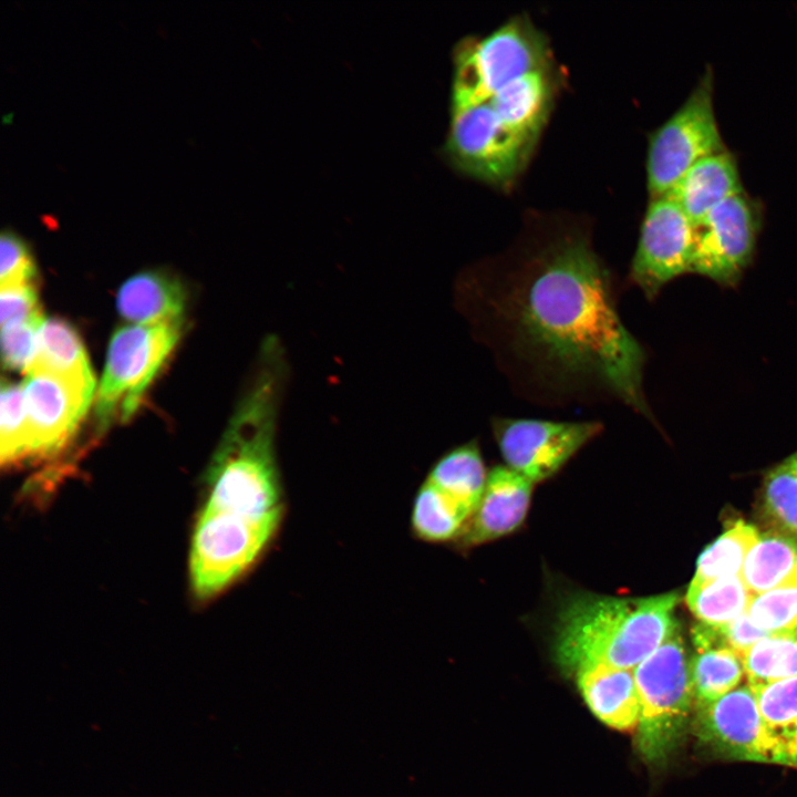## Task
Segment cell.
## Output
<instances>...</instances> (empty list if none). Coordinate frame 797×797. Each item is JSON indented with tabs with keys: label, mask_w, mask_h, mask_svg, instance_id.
I'll return each mask as SVG.
<instances>
[{
	"label": "cell",
	"mask_w": 797,
	"mask_h": 797,
	"mask_svg": "<svg viewBox=\"0 0 797 797\" xmlns=\"http://www.w3.org/2000/svg\"><path fill=\"white\" fill-rule=\"evenodd\" d=\"M724 149L708 69L685 102L650 136L646 182L651 198L669 194L692 165Z\"/></svg>",
	"instance_id": "8992f818"
},
{
	"label": "cell",
	"mask_w": 797,
	"mask_h": 797,
	"mask_svg": "<svg viewBox=\"0 0 797 797\" xmlns=\"http://www.w3.org/2000/svg\"><path fill=\"white\" fill-rule=\"evenodd\" d=\"M279 527L205 506L190 549V579L196 596L210 598L242 576L262 555Z\"/></svg>",
	"instance_id": "52a82bcc"
},
{
	"label": "cell",
	"mask_w": 797,
	"mask_h": 797,
	"mask_svg": "<svg viewBox=\"0 0 797 797\" xmlns=\"http://www.w3.org/2000/svg\"><path fill=\"white\" fill-rule=\"evenodd\" d=\"M741 659L749 685L797 676V629L768 634Z\"/></svg>",
	"instance_id": "cb8c5ba5"
},
{
	"label": "cell",
	"mask_w": 797,
	"mask_h": 797,
	"mask_svg": "<svg viewBox=\"0 0 797 797\" xmlns=\"http://www.w3.org/2000/svg\"><path fill=\"white\" fill-rule=\"evenodd\" d=\"M695 226L669 195L652 197L645 210L629 281L653 300L672 280L691 272Z\"/></svg>",
	"instance_id": "8fae6325"
},
{
	"label": "cell",
	"mask_w": 797,
	"mask_h": 797,
	"mask_svg": "<svg viewBox=\"0 0 797 797\" xmlns=\"http://www.w3.org/2000/svg\"><path fill=\"white\" fill-rule=\"evenodd\" d=\"M764 505L768 516L780 529L797 537V458L795 455L776 466L766 476Z\"/></svg>",
	"instance_id": "f1b7e54d"
},
{
	"label": "cell",
	"mask_w": 797,
	"mask_h": 797,
	"mask_svg": "<svg viewBox=\"0 0 797 797\" xmlns=\"http://www.w3.org/2000/svg\"><path fill=\"white\" fill-rule=\"evenodd\" d=\"M183 321L130 324L112 335L105 369L99 385L95 416L105 428L114 421H126L174 349Z\"/></svg>",
	"instance_id": "5b68a950"
},
{
	"label": "cell",
	"mask_w": 797,
	"mask_h": 797,
	"mask_svg": "<svg viewBox=\"0 0 797 797\" xmlns=\"http://www.w3.org/2000/svg\"><path fill=\"white\" fill-rule=\"evenodd\" d=\"M548 53L545 38L522 18L463 44L455 56L452 111L488 102L519 76L548 68Z\"/></svg>",
	"instance_id": "277c9868"
},
{
	"label": "cell",
	"mask_w": 797,
	"mask_h": 797,
	"mask_svg": "<svg viewBox=\"0 0 797 797\" xmlns=\"http://www.w3.org/2000/svg\"><path fill=\"white\" fill-rule=\"evenodd\" d=\"M532 485L506 465L493 468L479 503L458 537L462 544L480 545L517 529L528 513Z\"/></svg>",
	"instance_id": "5bb4252c"
},
{
	"label": "cell",
	"mask_w": 797,
	"mask_h": 797,
	"mask_svg": "<svg viewBox=\"0 0 797 797\" xmlns=\"http://www.w3.org/2000/svg\"><path fill=\"white\" fill-rule=\"evenodd\" d=\"M742 193L736 159L724 149L692 165L669 195L696 225L720 204Z\"/></svg>",
	"instance_id": "2e32d148"
},
{
	"label": "cell",
	"mask_w": 797,
	"mask_h": 797,
	"mask_svg": "<svg viewBox=\"0 0 797 797\" xmlns=\"http://www.w3.org/2000/svg\"><path fill=\"white\" fill-rule=\"evenodd\" d=\"M470 514L449 501L424 482L412 508L411 522L415 535L426 541H445L459 537Z\"/></svg>",
	"instance_id": "d4e9b609"
},
{
	"label": "cell",
	"mask_w": 797,
	"mask_h": 797,
	"mask_svg": "<svg viewBox=\"0 0 797 797\" xmlns=\"http://www.w3.org/2000/svg\"><path fill=\"white\" fill-rule=\"evenodd\" d=\"M768 634L752 622L747 612L729 623L711 625L713 649H729L739 656Z\"/></svg>",
	"instance_id": "836d02e7"
},
{
	"label": "cell",
	"mask_w": 797,
	"mask_h": 797,
	"mask_svg": "<svg viewBox=\"0 0 797 797\" xmlns=\"http://www.w3.org/2000/svg\"><path fill=\"white\" fill-rule=\"evenodd\" d=\"M552 97L548 68L519 76L488 102L499 121L515 133L536 142Z\"/></svg>",
	"instance_id": "ac0fdd59"
},
{
	"label": "cell",
	"mask_w": 797,
	"mask_h": 797,
	"mask_svg": "<svg viewBox=\"0 0 797 797\" xmlns=\"http://www.w3.org/2000/svg\"><path fill=\"white\" fill-rule=\"evenodd\" d=\"M795 456H796V458H797V453L795 454Z\"/></svg>",
	"instance_id": "d590c367"
},
{
	"label": "cell",
	"mask_w": 797,
	"mask_h": 797,
	"mask_svg": "<svg viewBox=\"0 0 797 797\" xmlns=\"http://www.w3.org/2000/svg\"><path fill=\"white\" fill-rule=\"evenodd\" d=\"M676 593L648 598L578 594L558 614L556 656L569 672L588 664L633 670L680 631Z\"/></svg>",
	"instance_id": "7a4b0ae2"
},
{
	"label": "cell",
	"mask_w": 797,
	"mask_h": 797,
	"mask_svg": "<svg viewBox=\"0 0 797 797\" xmlns=\"http://www.w3.org/2000/svg\"><path fill=\"white\" fill-rule=\"evenodd\" d=\"M534 143L505 126L485 102L452 111L444 152L462 173L505 186L520 173Z\"/></svg>",
	"instance_id": "ba28073f"
},
{
	"label": "cell",
	"mask_w": 797,
	"mask_h": 797,
	"mask_svg": "<svg viewBox=\"0 0 797 797\" xmlns=\"http://www.w3.org/2000/svg\"><path fill=\"white\" fill-rule=\"evenodd\" d=\"M753 596L741 575H736L704 582L691 581L685 601L701 622L722 625L746 613Z\"/></svg>",
	"instance_id": "7402d4cb"
},
{
	"label": "cell",
	"mask_w": 797,
	"mask_h": 797,
	"mask_svg": "<svg viewBox=\"0 0 797 797\" xmlns=\"http://www.w3.org/2000/svg\"><path fill=\"white\" fill-rule=\"evenodd\" d=\"M758 538L754 526L735 522L701 553L692 581L704 582L741 575L745 559Z\"/></svg>",
	"instance_id": "484cf974"
},
{
	"label": "cell",
	"mask_w": 797,
	"mask_h": 797,
	"mask_svg": "<svg viewBox=\"0 0 797 797\" xmlns=\"http://www.w3.org/2000/svg\"><path fill=\"white\" fill-rule=\"evenodd\" d=\"M640 697L638 748L662 763L680 746L692 723L690 659L680 631L633 669Z\"/></svg>",
	"instance_id": "3957f363"
},
{
	"label": "cell",
	"mask_w": 797,
	"mask_h": 797,
	"mask_svg": "<svg viewBox=\"0 0 797 797\" xmlns=\"http://www.w3.org/2000/svg\"><path fill=\"white\" fill-rule=\"evenodd\" d=\"M752 622L772 634L797 629V586L754 594L747 609Z\"/></svg>",
	"instance_id": "f546056e"
},
{
	"label": "cell",
	"mask_w": 797,
	"mask_h": 797,
	"mask_svg": "<svg viewBox=\"0 0 797 797\" xmlns=\"http://www.w3.org/2000/svg\"><path fill=\"white\" fill-rule=\"evenodd\" d=\"M741 577L753 594L797 586V540L776 532L759 535Z\"/></svg>",
	"instance_id": "44dd1931"
},
{
	"label": "cell",
	"mask_w": 797,
	"mask_h": 797,
	"mask_svg": "<svg viewBox=\"0 0 797 797\" xmlns=\"http://www.w3.org/2000/svg\"><path fill=\"white\" fill-rule=\"evenodd\" d=\"M0 406V459L2 464L10 465L30 457L22 385L3 380Z\"/></svg>",
	"instance_id": "83f0119b"
},
{
	"label": "cell",
	"mask_w": 797,
	"mask_h": 797,
	"mask_svg": "<svg viewBox=\"0 0 797 797\" xmlns=\"http://www.w3.org/2000/svg\"><path fill=\"white\" fill-rule=\"evenodd\" d=\"M691 725L698 744L720 758L787 765L785 745L768 729L749 684L694 706Z\"/></svg>",
	"instance_id": "9c48e42d"
},
{
	"label": "cell",
	"mask_w": 797,
	"mask_h": 797,
	"mask_svg": "<svg viewBox=\"0 0 797 797\" xmlns=\"http://www.w3.org/2000/svg\"><path fill=\"white\" fill-rule=\"evenodd\" d=\"M44 320L1 327V354L4 366L29 372L34 360L37 335Z\"/></svg>",
	"instance_id": "1f68e13d"
},
{
	"label": "cell",
	"mask_w": 797,
	"mask_h": 797,
	"mask_svg": "<svg viewBox=\"0 0 797 797\" xmlns=\"http://www.w3.org/2000/svg\"><path fill=\"white\" fill-rule=\"evenodd\" d=\"M35 263L27 242L14 231L4 229L0 236L1 287L32 283Z\"/></svg>",
	"instance_id": "4dcf8cb0"
},
{
	"label": "cell",
	"mask_w": 797,
	"mask_h": 797,
	"mask_svg": "<svg viewBox=\"0 0 797 797\" xmlns=\"http://www.w3.org/2000/svg\"><path fill=\"white\" fill-rule=\"evenodd\" d=\"M457 301L513 389L547 406L618 402L653 418L646 352L619 311L615 276L583 236L460 275Z\"/></svg>",
	"instance_id": "6da1fadb"
},
{
	"label": "cell",
	"mask_w": 797,
	"mask_h": 797,
	"mask_svg": "<svg viewBox=\"0 0 797 797\" xmlns=\"http://www.w3.org/2000/svg\"><path fill=\"white\" fill-rule=\"evenodd\" d=\"M694 226L691 272L724 287L737 284L756 248L760 228L756 205L744 193L738 194Z\"/></svg>",
	"instance_id": "7c38bea8"
},
{
	"label": "cell",
	"mask_w": 797,
	"mask_h": 797,
	"mask_svg": "<svg viewBox=\"0 0 797 797\" xmlns=\"http://www.w3.org/2000/svg\"><path fill=\"white\" fill-rule=\"evenodd\" d=\"M787 766L797 767V733L786 743Z\"/></svg>",
	"instance_id": "e575fe53"
},
{
	"label": "cell",
	"mask_w": 797,
	"mask_h": 797,
	"mask_svg": "<svg viewBox=\"0 0 797 797\" xmlns=\"http://www.w3.org/2000/svg\"><path fill=\"white\" fill-rule=\"evenodd\" d=\"M22 384L29 456L60 451L76 431L94 387L44 371H30Z\"/></svg>",
	"instance_id": "4fadbf2b"
},
{
	"label": "cell",
	"mask_w": 797,
	"mask_h": 797,
	"mask_svg": "<svg viewBox=\"0 0 797 797\" xmlns=\"http://www.w3.org/2000/svg\"><path fill=\"white\" fill-rule=\"evenodd\" d=\"M491 432L506 466L531 483L555 475L598 436L599 421H552L495 416Z\"/></svg>",
	"instance_id": "30bf717a"
},
{
	"label": "cell",
	"mask_w": 797,
	"mask_h": 797,
	"mask_svg": "<svg viewBox=\"0 0 797 797\" xmlns=\"http://www.w3.org/2000/svg\"><path fill=\"white\" fill-rule=\"evenodd\" d=\"M575 673L583 700L596 717L620 731L636 727L640 697L633 670L588 664Z\"/></svg>",
	"instance_id": "9a60e30c"
},
{
	"label": "cell",
	"mask_w": 797,
	"mask_h": 797,
	"mask_svg": "<svg viewBox=\"0 0 797 797\" xmlns=\"http://www.w3.org/2000/svg\"><path fill=\"white\" fill-rule=\"evenodd\" d=\"M487 477L479 445L470 441L438 458L424 482L472 516L484 493Z\"/></svg>",
	"instance_id": "d6986e66"
},
{
	"label": "cell",
	"mask_w": 797,
	"mask_h": 797,
	"mask_svg": "<svg viewBox=\"0 0 797 797\" xmlns=\"http://www.w3.org/2000/svg\"><path fill=\"white\" fill-rule=\"evenodd\" d=\"M186 291L174 276L148 270L127 279L116 297L118 312L134 324L183 321Z\"/></svg>",
	"instance_id": "e0dca14e"
},
{
	"label": "cell",
	"mask_w": 797,
	"mask_h": 797,
	"mask_svg": "<svg viewBox=\"0 0 797 797\" xmlns=\"http://www.w3.org/2000/svg\"><path fill=\"white\" fill-rule=\"evenodd\" d=\"M751 686L768 729L786 745L797 733V676Z\"/></svg>",
	"instance_id": "4316f807"
},
{
	"label": "cell",
	"mask_w": 797,
	"mask_h": 797,
	"mask_svg": "<svg viewBox=\"0 0 797 797\" xmlns=\"http://www.w3.org/2000/svg\"><path fill=\"white\" fill-rule=\"evenodd\" d=\"M30 371L49 372L95 387L84 345L76 331L64 320L42 322Z\"/></svg>",
	"instance_id": "ffe728a7"
},
{
	"label": "cell",
	"mask_w": 797,
	"mask_h": 797,
	"mask_svg": "<svg viewBox=\"0 0 797 797\" xmlns=\"http://www.w3.org/2000/svg\"><path fill=\"white\" fill-rule=\"evenodd\" d=\"M43 319L33 283L4 286L0 289L1 327Z\"/></svg>",
	"instance_id": "d6a6232c"
},
{
	"label": "cell",
	"mask_w": 797,
	"mask_h": 797,
	"mask_svg": "<svg viewBox=\"0 0 797 797\" xmlns=\"http://www.w3.org/2000/svg\"><path fill=\"white\" fill-rule=\"evenodd\" d=\"M745 676L741 656L729 649L696 651L690 659L694 706L714 702L741 685Z\"/></svg>",
	"instance_id": "603a6c76"
}]
</instances>
